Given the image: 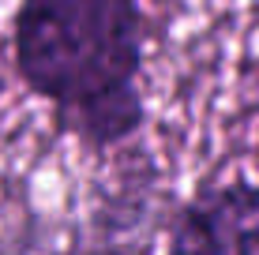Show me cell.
<instances>
[{"instance_id": "cell-1", "label": "cell", "mask_w": 259, "mask_h": 255, "mask_svg": "<svg viewBox=\"0 0 259 255\" xmlns=\"http://www.w3.org/2000/svg\"><path fill=\"white\" fill-rule=\"evenodd\" d=\"M12 64L19 83L49 105L53 128L87 150L109 154L147 128L139 0H19Z\"/></svg>"}, {"instance_id": "cell-2", "label": "cell", "mask_w": 259, "mask_h": 255, "mask_svg": "<svg viewBox=\"0 0 259 255\" xmlns=\"http://www.w3.org/2000/svg\"><path fill=\"white\" fill-rule=\"evenodd\" d=\"M165 248L192 255H259V184H207L165 218Z\"/></svg>"}]
</instances>
